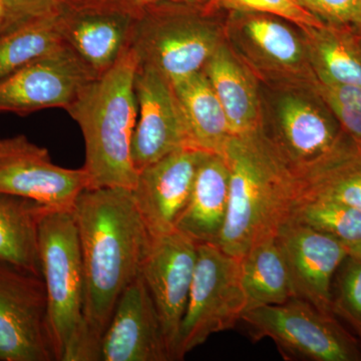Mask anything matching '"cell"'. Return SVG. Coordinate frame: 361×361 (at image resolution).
I'll use <instances>...</instances> for the list:
<instances>
[{"instance_id": "cell-19", "label": "cell", "mask_w": 361, "mask_h": 361, "mask_svg": "<svg viewBox=\"0 0 361 361\" xmlns=\"http://www.w3.org/2000/svg\"><path fill=\"white\" fill-rule=\"evenodd\" d=\"M191 148L224 156L231 140L229 123L203 71L173 85Z\"/></svg>"}, {"instance_id": "cell-30", "label": "cell", "mask_w": 361, "mask_h": 361, "mask_svg": "<svg viewBox=\"0 0 361 361\" xmlns=\"http://www.w3.org/2000/svg\"><path fill=\"white\" fill-rule=\"evenodd\" d=\"M212 1L229 8L238 9V11L274 14L315 32L324 30L327 26L325 21L308 11L299 0H212Z\"/></svg>"}, {"instance_id": "cell-12", "label": "cell", "mask_w": 361, "mask_h": 361, "mask_svg": "<svg viewBox=\"0 0 361 361\" xmlns=\"http://www.w3.org/2000/svg\"><path fill=\"white\" fill-rule=\"evenodd\" d=\"M137 118L132 142L137 173L183 148H191L174 87L160 71L137 66L135 78Z\"/></svg>"}, {"instance_id": "cell-7", "label": "cell", "mask_w": 361, "mask_h": 361, "mask_svg": "<svg viewBox=\"0 0 361 361\" xmlns=\"http://www.w3.org/2000/svg\"><path fill=\"white\" fill-rule=\"evenodd\" d=\"M255 341L270 338L289 360L360 361L357 341L337 322L300 297L246 310L241 320Z\"/></svg>"}, {"instance_id": "cell-11", "label": "cell", "mask_w": 361, "mask_h": 361, "mask_svg": "<svg viewBox=\"0 0 361 361\" xmlns=\"http://www.w3.org/2000/svg\"><path fill=\"white\" fill-rule=\"evenodd\" d=\"M68 44L0 78V113L66 109L97 77Z\"/></svg>"}, {"instance_id": "cell-1", "label": "cell", "mask_w": 361, "mask_h": 361, "mask_svg": "<svg viewBox=\"0 0 361 361\" xmlns=\"http://www.w3.org/2000/svg\"><path fill=\"white\" fill-rule=\"evenodd\" d=\"M73 212L84 271L85 324L99 353L102 337L118 299L141 274L152 237L132 190H85Z\"/></svg>"}, {"instance_id": "cell-26", "label": "cell", "mask_w": 361, "mask_h": 361, "mask_svg": "<svg viewBox=\"0 0 361 361\" xmlns=\"http://www.w3.org/2000/svg\"><path fill=\"white\" fill-rule=\"evenodd\" d=\"M318 32L316 59L322 82L361 85V47L357 40L329 25Z\"/></svg>"}, {"instance_id": "cell-3", "label": "cell", "mask_w": 361, "mask_h": 361, "mask_svg": "<svg viewBox=\"0 0 361 361\" xmlns=\"http://www.w3.org/2000/svg\"><path fill=\"white\" fill-rule=\"evenodd\" d=\"M224 157L230 169L229 202L216 245L241 259L254 244L276 236L290 218L299 185L255 135L232 137Z\"/></svg>"}, {"instance_id": "cell-22", "label": "cell", "mask_w": 361, "mask_h": 361, "mask_svg": "<svg viewBox=\"0 0 361 361\" xmlns=\"http://www.w3.org/2000/svg\"><path fill=\"white\" fill-rule=\"evenodd\" d=\"M203 71L224 109L232 137L255 135L258 126L255 92L229 51L219 45Z\"/></svg>"}, {"instance_id": "cell-23", "label": "cell", "mask_w": 361, "mask_h": 361, "mask_svg": "<svg viewBox=\"0 0 361 361\" xmlns=\"http://www.w3.org/2000/svg\"><path fill=\"white\" fill-rule=\"evenodd\" d=\"M299 198L326 199L361 210V145L344 133L322 167L299 184Z\"/></svg>"}, {"instance_id": "cell-31", "label": "cell", "mask_w": 361, "mask_h": 361, "mask_svg": "<svg viewBox=\"0 0 361 361\" xmlns=\"http://www.w3.org/2000/svg\"><path fill=\"white\" fill-rule=\"evenodd\" d=\"M6 20L0 37L13 32L16 28L49 16L56 11L58 0H4Z\"/></svg>"}, {"instance_id": "cell-28", "label": "cell", "mask_w": 361, "mask_h": 361, "mask_svg": "<svg viewBox=\"0 0 361 361\" xmlns=\"http://www.w3.org/2000/svg\"><path fill=\"white\" fill-rule=\"evenodd\" d=\"M245 28L259 49L278 63L292 65L300 59L301 47L298 39L281 23L266 18H254L246 23Z\"/></svg>"}, {"instance_id": "cell-15", "label": "cell", "mask_w": 361, "mask_h": 361, "mask_svg": "<svg viewBox=\"0 0 361 361\" xmlns=\"http://www.w3.org/2000/svg\"><path fill=\"white\" fill-rule=\"evenodd\" d=\"M297 297L332 312V286L348 246L325 233L289 218L277 233Z\"/></svg>"}, {"instance_id": "cell-29", "label": "cell", "mask_w": 361, "mask_h": 361, "mask_svg": "<svg viewBox=\"0 0 361 361\" xmlns=\"http://www.w3.org/2000/svg\"><path fill=\"white\" fill-rule=\"evenodd\" d=\"M320 90L341 130L361 145V85L322 82Z\"/></svg>"}, {"instance_id": "cell-21", "label": "cell", "mask_w": 361, "mask_h": 361, "mask_svg": "<svg viewBox=\"0 0 361 361\" xmlns=\"http://www.w3.org/2000/svg\"><path fill=\"white\" fill-rule=\"evenodd\" d=\"M276 236L267 237L254 244L241 258V281L247 299L246 310L284 303L297 297Z\"/></svg>"}, {"instance_id": "cell-17", "label": "cell", "mask_w": 361, "mask_h": 361, "mask_svg": "<svg viewBox=\"0 0 361 361\" xmlns=\"http://www.w3.org/2000/svg\"><path fill=\"white\" fill-rule=\"evenodd\" d=\"M279 118L282 151L300 184L331 155L344 132L322 111L296 97L284 99Z\"/></svg>"}, {"instance_id": "cell-14", "label": "cell", "mask_w": 361, "mask_h": 361, "mask_svg": "<svg viewBox=\"0 0 361 361\" xmlns=\"http://www.w3.org/2000/svg\"><path fill=\"white\" fill-rule=\"evenodd\" d=\"M208 154L193 148L177 149L137 173L133 197L152 238L175 231L191 197L197 171Z\"/></svg>"}, {"instance_id": "cell-36", "label": "cell", "mask_w": 361, "mask_h": 361, "mask_svg": "<svg viewBox=\"0 0 361 361\" xmlns=\"http://www.w3.org/2000/svg\"><path fill=\"white\" fill-rule=\"evenodd\" d=\"M351 25H353V27L356 28V30H357L358 32H361V6L360 11H358L357 14H356L355 20H353V23H351Z\"/></svg>"}, {"instance_id": "cell-25", "label": "cell", "mask_w": 361, "mask_h": 361, "mask_svg": "<svg viewBox=\"0 0 361 361\" xmlns=\"http://www.w3.org/2000/svg\"><path fill=\"white\" fill-rule=\"evenodd\" d=\"M290 219L334 237L346 246L361 242V210L341 202L299 198Z\"/></svg>"}, {"instance_id": "cell-24", "label": "cell", "mask_w": 361, "mask_h": 361, "mask_svg": "<svg viewBox=\"0 0 361 361\" xmlns=\"http://www.w3.org/2000/svg\"><path fill=\"white\" fill-rule=\"evenodd\" d=\"M65 44L56 7L54 13L0 37V78Z\"/></svg>"}, {"instance_id": "cell-16", "label": "cell", "mask_w": 361, "mask_h": 361, "mask_svg": "<svg viewBox=\"0 0 361 361\" xmlns=\"http://www.w3.org/2000/svg\"><path fill=\"white\" fill-rule=\"evenodd\" d=\"M99 360H171L158 311L141 274L116 303L102 337Z\"/></svg>"}, {"instance_id": "cell-37", "label": "cell", "mask_w": 361, "mask_h": 361, "mask_svg": "<svg viewBox=\"0 0 361 361\" xmlns=\"http://www.w3.org/2000/svg\"><path fill=\"white\" fill-rule=\"evenodd\" d=\"M360 47H361V39L360 40Z\"/></svg>"}, {"instance_id": "cell-6", "label": "cell", "mask_w": 361, "mask_h": 361, "mask_svg": "<svg viewBox=\"0 0 361 361\" xmlns=\"http://www.w3.org/2000/svg\"><path fill=\"white\" fill-rule=\"evenodd\" d=\"M246 310L241 259L225 253L216 244H198L193 281L173 360H184L213 334L234 327Z\"/></svg>"}, {"instance_id": "cell-4", "label": "cell", "mask_w": 361, "mask_h": 361, "mask_svg": "<svg viewBox=\"0 0 361 361\" xmlns=\"http://www.w3.org/2000/svg\"><path fill=\"white\" fill-rule=\"evenodd\" d=\"M39 252L56 360L99 361L85 324L84 271L73 211L45 213L39 224Z\"/></svg>"}, {"instance_id": "cell-13", "label": "cell", "mask_w": 361, "mask_h": 361, "mask_svg": "<svg viewBox=\"0 0 361 361\" xmlns=\"http://www.w3.org/2000/svg\"><path fill=\"white\" fill-rule=\"evenodd\" d=\"M198 256V243L178 230L151 239L141 276L160 317L173 360Z\"/></svg>"}, {"instance_id": "cell-34", "label": "cell", "mask_w": 361, "mask_h": 361, "mask_svg": "<svg viewBox=\"0 0 361 361\" xmlns=\"http://www.w3.org/2000/svg\"><path fill=\"white\" fill-rule=\"evenodd\" d=\"M6 20V6L4 0H0V35L4 32V25Z\"/></svg>"}, {"instance_id": "cell-33", "label": "cell", "mask_w": 361, "mask_h": 361, "mask_svg": "<svg viewBox=\"0 0 361 361\" xmlns=\"http://www.w3.org/2000/svg\"><path fill=\"white\" fill-rule=\"evenodd\" d=\"M141 6H147V4H157V2L169 1L175 2V4H199V6H205L212 0H137Z\"/></svg>"}, {"instance_id": "cell-32", "label": "cell", "mask_w": 361, "mask_h": 361, "mask_svg": "<svg viewBox=\"0 0 361 361\" xmlns=\"http://www.w3.org/2000/svg\"><path fill=\"white\" fill-rule=\"evenodd\" d=\"M308 11L336 25H351L360 11L361 0H299Z\"/></svg>"}, {"instance_id": "cell-35", "label": "cell", "mask_w": 361, "mask_h": 361, "mask_svg": "<svg viewBox=\"0 0 361 361\" xmlns=\"http://www.w3.org/2000/svg\"><path fill=\"white\" fill-rule=\"evenodd\" d=\"M348 255L361 261V242L355 245L348 246Z\"/></svg>"}, {"instance_id": "cell-8", "label": "cell", "mask_w": 361, "mask_h": 361, "mask_svg": "<svg viewBox=\"0 0 361 361\" xmlns=\"http://www.w3.org/2000/svg\"><path fill=\"white\" fill-rule=\"evenodd\" d=\"M142 8L137 0H58L63 40L101 75L130 49Z\"/></svg>"}, {"instance_id": "cell-2", "label": "cell", "mask_w": 361, "mask_h": 361, "mask_svg": "<svg viewBox=\"0 0 361 361\" xmlns=\"http://www.w3.org/2000/svg\"><path fill=\"white\" fill-rule=\"evenodd\" d=\"M139 59L132 47L85 85L66 109L84 137L90 189H134L137 173L132 142L137 118L135 78Z\"/></svg>"}, {"instance_id": "cell-5", "label": "cell", "mask_w": 361, "mask_h": 361, "mask_svg": "<svg viewBox=\"0 0 361 361\" xmlns=\"http://www.w3.org/2000/svg\"><path fill=\"white\" fill-rule=\"evenodd\" d=\"M199 4L161 1L142 6L130 47L139 65L175 85L200 73L219 47L217 32L195 13Z\"/></svg>"}, {"instance_id": "cell-10", "label": "cell", "mask_w": 361, "mask_h": 361, "mask_svg": "<svg viewBox=\"0 0 361 361\" xmlns=\"http://www.w3.org/2000/svg\"><path fill=\"white\" fill-rule=\"evenodd\" d=\"M87 189L90 178L84 168L56 165L47 149L25 135L0 137V193L30 199L51 210L73 211Z\"/></svg>"}, {"instance_id": "cell-9", "label": "cell", "mask_w": 361, "mask_h": 361, "mask_svg": "<svg viewBox=\"0 0 361 361\" xmlns=\"http://www.w3.org/2000/svg\"><path fill=\"white\" fill-rule=\"evenodd\" d=\"M44 279L0 261V361H52Z\"/></svg>"}, {"instance_id": "cell-18", "label": "cell", "mask_w": 361, "mask_h": 361, "mask_svg": "<svg viewBox=\"0 0 361 361\" xmlns=\"http://www.w3.org/2000/svg\"><path fill=\"white\" fill-rule=\"evenodd\" d=\"M230 169L224 156L208 154L195 178L186 208L176 230L196 243L217 244L229 202Z\"/></svg>"}, {"instance_id": "cell-20", "label": "cell", "mask_w": 361, "mask_h": 361, "mask_svg": "<svg viewBox=\"0 0 361 361\" xmlns=\"http://www.w3.org/2000/svg\"><path fill=\"white\" fill-rule=\"evenodd\" d=\"M49 210L30 199L0 193V261L42 276L39 224Z\"/></svg>"}, {"instance_id": "cell-27", "label": "cell", "mask_w": 361, "mask_h": 361, "mask_svg": "<svg viewBox=\"0 0 361 361\" xmlns=\"http://www.w3.org/2000/svg\"><path fill=\"white\" fill-rule=\"evenodd\" d=\"M332 312L361 336V261L348 256L337 270L332 286Z\"/></svg>"}]
</instances>
